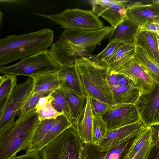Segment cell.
Instances as JSON below:
<instances>
[{"label": "cell", "mask_w": 159, "mask_h": 159, "mask_svg": "<svg viewBox=\"0 0 159 159\" xmlns=\"http://www.w3.org/2000/svg\"><path fill=\"white\" fill-rule=\"evenodd\" d=\"M53 31L42 29L17 35L7 36L0 39V66L48 51L53 44Z\"/></svg>", "instance_id": "1"}, {"label": "cell", "mask_w": 159, "mask_h": 159, "mask_svg": "<svg viewBox=\"0 0 159 159\" xmlns=\"http://www.w3.org/2000/svg\"><path fill=\"white\" fill-rule=\"evenodd\" d=\"M39 122L35 109L0 129V159H10L26 150Z\"/></svg>", "instance_id": "2"}, {"label": "cell", "mask_w": 159, "mask_h": 159, "mask_svg": "<svg viewBox=\"0 0 159 159\" xmlns=\"http://www.w3.org/2000/svg\"><path fill=\"white\" fill-rule=\"evenodd\" d=\"M75 66L87 94L110 106L115 104L108 82L109 67L86 57L77 60Z\"/></svg>", "instance_id": "3"}, {"label": "cell", "mask_w": 159, "mask_h": 159, "mask_svg": "<svg viewBox=\"0 0 159 159\" xmlns=\"http://www.w3.org/2000/svg\"><path fill=\"white\" fill-rule=\"evenodd\" d=\"M84 142L72 125L40 151V159H82Z\"/></svg>", "instance_id": "4"}, {"label": "cell", "mask_w": 159, "mask_h": 159, "mask_svg": "<svg viewBox=\"0 0 159 159\" xmlns=\"http://www.w3.org/2000/svg\"><path fill=\"white\" fill-rule=\"evenodd\" d=\"M35 14L49 19L64 29L94 30L104 27L103 23L91 10L69 8L59 13L51 15Z\"/></svg>", "instance_id": "5"}, {"label": "cell", "mask_w": 159, "mask_h": 159, "mask_svg": "<svg viewBox=\"0 0 159 159\" xmlns=\"http://www.w3.org/2000/svg\"><path fill=\"white\" fill-rule=\"evenodd\" d=\"M48 51L21 59L11 65L1 66L0 73L32 78L43 73L57 72L60 66L52 59Z\"/></svg>", "instance_id": "6"}, {"label": "cell", "mask_w": 159, "mask_h": 159, "mask_svg": "<svg viewBox=\"0 0 159 159\" xmlns=\"http://www.w3.org/2000/svg\"><path fill=\"white\" fill-rule=\"evenodd\" d=\"M113 29L112 27L110 26L94 30L65 29L58 39L84 48L92 53L98 43L109 37Z\"/></svg>", "instance_id": "7"}, {"label": "cell", "mask_w": 159, "mask_h": 159, "mask_svg": "<svg viewBox=\"0 0 159 159\" xmlns=\"http://www.w3.org/2000/svg\"><path fill=\"white\" fill-rule=\"evenodd\" d=\"M34 86L33 79L29 77L24 82L15 86L9 97L3 115L0 118V129L14 120L32 96Z\"/></svg>", "instance_id": "8"}, {"label": "cell", "mask_w": 159, "mask_h": 159, "mask_svg": "<svg viewBox=\"0 0 159 159\" xmlns=\"http://www.w3.org/2000/svg\"><path fill=\"white\" fill-rule=\"evenodd\" d=\"M134 105L146 126L159 125V82L154 83L149 93L139 95Z\"/></svg>", "instance_id": "9"}, {"label": "cell", "mask_w": 159, "mask_h": 159, "mask_svg": "<svg viewBox=\"0 0 159 159\" xmlns=\"http://www.w3.org/2000/svg\"><path fill=\"white\" fill-rule=\"evenodd\" d=\"M48 51L60 66H75L76 61L84 57L93 59V55L86 49L60 39L53 43Z\"/></svg>", "instance_id": "10"}, {"label": "cell", "mask_w": 159, "mask_h": 159, "mask_svg": "<svg viewBox=\"0 0 159 159\" xmlns=\"http://www.w3.org/2000/svg\"><path fill=\"white\" fill-rule=\"evenodd\" d=\"M108 130L118 128L140 120L134 104H120L110 106L101 116Z\"/></svg>", "instance_id": "11"}, {"label": "cell", "mask_w": 159, "mask_h": 159, "mask_svg": "<svg viewBox=\"0 0 159 159\" xmlns=\"http://www.w3.org/2000/svg\"><path fill=\"white\" fill-rule=\"evenodd\" d=\"M114 73L126 76L134 83L139 91V95L149 93L156 81L134 57Z\"/></svg>", "instance_id": "12"}, {"label": "cell", "mask_w": 159, "mask_h": 159, "mask_svg": "<svg viewBox=\"0 0 159 159\" xmlns=\"http://www.w3.org/2000/svg\"><path fill=\"white\" fill-rule=\"evenodd\" d=\"M146 127L140 120L127 125L108 130L103 138L96 145L100 150L107 151L126 139L136 137Z\"/></svg>", "instance_id": "13"}, {"label": "cell", "mask_w": 159, "mask_h": 159, "mask_svg": "<svg viewBox=\"0 0 159 159\" xmlns=\"http://www.w3.org/2000/svg\"><path fill=\"white\" fill-rule=\"evenodd\" d=\"M135 137L126 139L103 151L100 150L96 144L84 143L82 159H120L127 152Z\"/></svg>", "instance_id": "14"}, {"label": "cell", "mask_w": 159, "mask_h": 159, "mask_svg": "<svg viewBox=\"0 0 159 159\" xmlns=\"http://www.w3.org/2000/svg\"><path fill=\"white\" fill-rule=\"evenodd\" d=\"M126 9L127 17L139 25L146 23L159 24V14L150 4L129 2Z\"/></svg>", "instance_id": "15"}, {"label": "cell", "mask_w": 159, "mask_h": 159, "mask_svg": "<svg viewBox=\"0 0 159 159\" xmlns=\"http://www.w3.org/2000/svg\"><path fill=\"white\" fill-rule=\"evenodd\" d=\"M57 74L59 88L66 89L80 96H87L75 66L72 67L61 66Z\"/></svg>", "instance_id": "16"}, {"label": "cell", "mask_w": 159, "mask_h": 159, "mask_svg": "<svg viewBox=\"0 0 159 159\" xmlns=\"http://www.w3.org/2000/svg\"><path fill=\"white\" fill-rule=\"evenodd\" d=\"M139 25L127 17L113 28L109 36V42L114 41L124 45H134Z\"/></svg>", "instance_id": "17"}, {"label": "cell", "mask_w": 159, "mask_h": 159, "mask_svg": "<svg viewBox=\"0 0 159 159\" xmlns=\"http://www.w3.org/2000/svg\"><path fill=\"white\" fill-rule=\"evenodd\" d=\"M59 88L68 102L71 115L72 125L76 129L84 117L87 104V96H80L66 89Z\"/></svg>", "instance_id": "18"}, {"label": "cell", "mask_w": 159, "mask_h": 159, "mask_svg": "<svg viewBox=\"0 0 159 159\" xmlns=\"http://www.w3.org/2000/svg\"><path fill=\"white\" fill-rule=\"evenodd\" d=\"M157 33L143 31L136 34L134 43L135 47L143 49L150 57L159 64V52Z\"/></svg>", "instance_id": "19"}, {"label": "cell", "mask_w": 159, "mask_h": 159, "mask_svg": "<svg viewBox=\"0 0 159 159\" xmlns=\"http://www.w3.org/2000/svg\"><path fill=\"white\" fill-rule=\"evenodd\" d=\"M129 1L112 0L107 9L101 16L114 28L127 17L126 7Z\"/></svg>", "instance_id": "20"}, {"label": "cell", "mask_w": 159, "mask_h": 159, "mask_svg": "<svg viewBox=\"0 0 159 159\" xmlns=\"http://www.w3.org/2000/svg\"><path fill=\"white\" fill-rule=\"evenodd\" d=\"M115 104H134L139 95V89L134 86H110Z\"/></svg>", "instance_id": "21"}, {"label": "cell", "mask_w": 159, "mask_h": 159, "mask_svg": "<svg viewBox=\"0 0 159 159\" xmlns=\"http://www.w3.org/2000/svg\"><path fill=\"white\" fill-rule=\"evenodd\" d=\"M32 78L34 81L33 93H51L59 87L57 72L43 73Z\"/></svg>", "instance_id": "22"}, {"label": "cell", "mask_w": 159, "mask_h": 159, "mask_svg": "<svg viewBox=\"0 0 159 159\" xmlns=\"http://www.w3.org/2000/svg\"><path fill=\"white\" fill-rule=\"evenodd\" d=\"M135 47L134 45L123 44L110 58L107 63L111 70H116L134 58Z\"/></svg>", "instance_id": "23"}, {"label": "cell", "mask_w": 159, "mask_h": 159, "mask_svg": "<svg viewBox=\"0 0 159 159\" xmlns=\"http://www.w3.org/2000/svg\"><path fill=\"white\" fill-rule=\"evenodd\" d=\"M92 125L93 114L88 95L87 104L84 117L76 128L80 137L84 143H93Z\"/></svg>", "instance_id": "24"}, {"label": "cell", "mask_w": 159, "mask_h": 159, "mask_svg": "<svg viewBox=\"0 0 159 159\" xmlns=\"http://www.w3.org/2000/svg\"><path fill=\"white\" fill-rule=\"evenodd\" d=\"M135 59L150 75L159 82V64L142 48L135 47Z\"/></svg>", "instance_id": "25"}, {"label": "cell", "mask_w": 159, "mask_h": 159, "mask_svg": "<svg viewBox=\"0 0 159 159\" xmlns=\"http://www.w3.org/2000/svg\"><path fill=\"white\" fill-rule=\"evenodd\" d=\"M51 95L54 98L51 102L54 108L57 111L64 115L72 124V118L70 108L61 90L59 88H57L52 92Z\"/></svg>", "instance_id": "26"}, {"label": "cell", "mask_w": 159, "mask_h": 159, "mask_svg": "<svg viewBox=\"0 0 159 159\" xmlns=\"http://www.w3.org/2000/svg\"><path fill=\"white\" fill-rule=\"evenodd\" d=\"M17 75L6 74L0 77V102L8 97L17 85Z\"/></svg>", "instance_id": "27"}, {"label": "cell", "mask_w": 159, "mask_h": 159, "mask_svg": "<svg viewBox=\"0 0 159 159\" xmlns=\"http://www.w3.org/2000/svg\"><path fill=\"white\" fill-rule=\"evenodd\" d=\"M107 131V124L101 116L93 115V143L98 144L103 138Z\"/></svg>", "instance_id": "28"}, {"label": "cell", "mask_w": 159, "mask_h": 159, "mask_svg": "<svg viewBox=\"0 0 159 159\" xmlns=\"http://www.w3.org/2000/svg\"><path fill=\"white\" fill-rule=\"evenodd\" d=\"M123 44L116 42H109L103 51L97 55H93V60L108 67L107 64L108 60Z\"/></svg>", "instance_id": "29"}, {"label": "cell", "mask_w": 159, "mask_h": 159, "mask_svg": "<svg viewBox=\"0 0 159 159\" xmlns=\"http://www.w3.org/2000/svg\"><path fill=\"white\" fill-rule=\"evenodd\" d=\"M51 93H33L19 114V116L25 114L30 111L35 109L39 98L41 97L48 96Z\"/></svg>", "instance_id": "30"}, {"label": "cell", "mask_w": 159, "mask_h": 159, "mask_svg": "<svg viewBox=\"0 0 159 159\" xmlns=\"http://www.w3.org/2000/svg\"><path fill=\"white\" fill-rule=\"evenodd\" d=\"M51 102H49L37 112L39 120L40 121L48 119H55L59 115L62 114L55 110Z\"/></svg>", "instance_id": "31"}, {"label": "cell", "mask_w": 159, "mask_h": 159, "mask_svg": "<svg viewBox=\"0 0 159 159\" xmlns=\"http://www.w3.org/2000/svg\"><path fill=\"white\" fill-rule=\"evenodd\" d=\"M89 96L91 111L93 116H101L110 106L92 97Z\"/></svg>", "instance_id": "32"}, {"label": "cell", "mask_w": 159, "mask_h": 159, "mask_svg": "<svg viewBox=\"0 0 159 159\" xmlns=\"http://www.w3.org/2000/svg\"><path fill=\"white\" fill-rule=\"evenodd\" d=\"M112 0H93L89 1L92 11L97 17L101 16L107 9Z\"/></svg>", "instance_id": "33"}, {"label": "cell", "mask_w": 159, "mask_h": 159, "mask_svg": "<svg viewBox=\"0 0 159 159\" xmlns=\"http://www.w3.org/2000/svg\"><path fill=\"white\" fill-rule=\"evenodd\" d=\"M153 139L148 140L132 159H148L152 150Z\"/></svg>", "instance_id": "34"}, {"label": "cell", "mask_w": 159, "mask_h": 159, "mask_svg": "<svg viewBox=\"0 0 159 159\" xmlns=\"http://www.w3.org/2000/svg\"><path fill=\"white\" fill-rule=\"evenodd\" d=\"M143 31L152 32L157 33L159 31V25L152 23H146L139 25L136 34Z\"/></svg>", "instance_id": "35"}, {"label": "cell", "mask_w": 159, "mask_h": 159, "mask_svg": "<svg viewBox=\"0 0 159 159\" xmlns=\"http://www.w3.org/2000/svg\"><path fill=\"white\" fill-rule=\"evenodd\" d=\"M54 98L51 94L48 95L40 97L39 99L35 108L36 112H37L41 108L45 107Z\"/></svg>", "instance_id": "36"}, {"label": "cell", "mask_w": 159, "mask_h": 159, "mask_svg": "<svg viewBox=\"0 0 159 159\" xmlns=\"http://www.w3.org/2000/svg\"><path fill=\"white\" fill-rule=\"evenodd\" d=\"M40 152L34 151L15 156L10 159H40Z\"/></svg>", "instance_id": "37"}, {"label": "cell", "mask_w": 159, "mask_h": 159, "mask_svg": "<svg viewBox=\"0 0 159 159\" xmlns=\"http://www.w3.org/2000/svg\"><path fill=\"white\" fill-rule=\"evenodd\" d=\"M117 75L118 76L119 85L134 87V83L129 79L124 76L119 74Z\"/></svg>", "instance_id": "38"}, {"label": "cell", "mask_w": 159, "mask_h": 159, "mask_svg": "<svg viewBox=\"0 0 159 159\" xmlns=\"http://www.w3.org/2000/svg\"><path fill=\"white\" fill-rule=\"evenodd\" d=\"M108 82L110 86H116L119 85L118 75L111 70L108 78Z\"/></svg>", "instance_id": "39"}, {"label": "cell", "mask_w": 159, "mask_h": 159, "mask_svg": "<svg viewBox=\"0 0 159 159\" xmlns=\"http://www.w3.org/2000/svg\"><path fill=\"white\" fill-rule=\"evenodd\" d=\"M9 98L7 97L0 102V118L3 116L5 108L7 104Z\"/></svg>", "instance_id": "40"}, {"label": "cell", "mask_w": 159, "mask_h": 159, "mask_svg": "<svg viewBox=\"0 0 159 159\" xmlns=\"http://www.w3.org/2000/svg\"><path fill=\"white\" fill-rule=\"evenodd\" d=\"M150 4L152 7L159 14V0L153 1Z\"/></svg>", "instance_id": "41"}, {"label": "cell", "mask_w": 159, "mask_h": 159, "mask_svg": "<svg viewBox=\"0 0 159 159\" xmlns=\"http://www.w3.org/2000/svg\"><path fill=\"white\" fill-rule=\"evenodd\" d=\"M157 139L155 143H153L155 144H159V125H157Z\"/></svg>", "instance_id": "42"}, {"label": "cell", "mask_w": 159, "mask_h": 159, "mask_svg": "<svg viewBox=\"0 0 159 159\" xmlns=\"http://www.w3.org/2000/svg\"><path fill=\"white\" fill-rule=\"evenodd\" d=\"M3 14L1 11L0 12V27L1 28V26L2 24V19L3 18Z\"/></svg>", "instance_id": "43"}, {"label": "cell", "mask_w": 159, "mask_h": 159, "mask_svg": "<svg viewBox=\"0 0 159 159\" xmlns=\"http://www.w3.org/2000/svg\"><path fill=\"white\" fill-rule=\"evenodd\" d=\"M159 146V145H158ZM159 148L157 150V154L156 155V156L155 157L154 159H159V147H158Z\"/></svg>", "instance_id": "44"}, {"label": "cell", "mask_w": 159, "mask_h": 159, "mask_svg": "<svg viewBox=\"0 0 159 159\" xmlns=\"http://www.w3.org/2000/svg\"><path fill=\"white\" fill-rule=\"evenodd\" d=\"M126 153L120 159H127V158H126Z\"/></svg>", "instance_id": "45"}, {"label": "cell", "mask_w": 159, "mask_h": 159, "mask_svg": "<svg viewBox=\"0 0 159 159\" xmlns=\"http://www.w3.org/2000/svg\"><path fill=\"white\" fill-rule=\"evenodd\" d=\"M159 35V31L157 33Z\"/></svg>", "instance_id": "46"}, {"label": "cell", "mask_w": 159, "mask_h": 159, "mask_svg": "<svg viewBox=\"0 0 159 159\" xmlns=\"http://www.w3.org/2000/svg\"><path fill=\"white\" fill-rule=\"evenodd\" d=\"M159 25V24H158Z\"/></svg>", "instance_id": "47"}]
</instances>
